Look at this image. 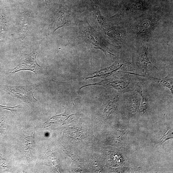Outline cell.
<instances>
[{"mask_svg": "<svg viewBox=\"0 0 173 173\" xmlns=\"http://www.w3.org/2000/svg\"><path fill=\"white\" fill-rule=\"evenodd\" d=\"M160 18V16L155 13L144 14L132 26V34L138 39L148 41Z\"/></svg>", "mask_w": 173, "mask_h": 173, "instance_id": "obj_2", "label": "cell"}, {"mask_svg": "<svg viewBox=\"0 0 173 173\" xmlns=\"http://www.w3.org/2000/svg\"><path fill=\"white\" fill-rule=\"evenodd\" d=\"M46 3V6L49 5L50 3V0H45Z\"/></svg>", "mask_w": 173, "mask_h": 173, "instance_id": "obj_14", "label": "cell"}, {"mask_svg": "<svg viewBox=\"0 0 173 173\" xmlns=\"http://www.w3.org/2000/svg\"><path fill=\"white\" fill-rule=\"evenodd\" d=\"M107 29L109 30L107 34L109 37L118 43L123 42L126 38V31L123 27Z\"/></svg>", "mask_w": 173, "mask_h": 173, "instance_id": "obj_9", "label": "cell"}, {"mask_svg": "<svg viewBox=\"0 0 173 173\" xmlns=\"http://www.w3.org/2000/svg\"><path fill=\"white\" fill-rule=\"evenodd\" d=\"M39 46L34 51L29 54H24L21 55L20 61L16 67L9 70V73L14 74L19 71L30 70L37 74L36 72L41 69V67L38 64L36 60Z\"/></svg>", "mask_w": 173, "mask_h": 173, "instance_id": "obj_4", "label": "cell"}, {"mask_svg": "<svg viewBox=\"0 0 173 173\" xmlns=\"http://www.w3.org/2000/svg\"><path fill=\"white\" fill-rule=\"evenodd\" d=\"M36 90L32 86H6L5 90L13 97L21 99L22 101L32 106L37 100L34 96Z\"/></svg>", "mask_w": 173, "mask_h": 173, "instance_id": "obj_3", "label": "cell"}, {"mask_svg": "<svg viewBox=\"0 0 173 173\" xmlns=\"http://www.w3.org/2000/svg\"><path fill=\"white\" fill-rule=\"evenodd\" d=\"M96 16L97 21L102 28L107 29L109 28L110 25L108 20L103 17L100 13H98L96 14Z\"/></svg>", "mask_w": 173, "mask_h": 173, "instance_id": "obj_11", "label": "cell"}, {"mask_svg": "<svg viewBox=\"0 0 173 173\" xmlns=\"http://www.w3.org/2000/svg\"><path fill=\"white\" fill-rule=\"evenodd\" d=\"M148 6L147 0H135L126 5L119 14L114 17H131L146 10Z\"/></svg>", "mask_w": 173, "mask_h": 173, "instance_id": "obj_5", "label": "cell"}, {"mask_svg": "<svg viewBox=\"0 0 173 173\" xmlns=\"http://www.w3.org/2000/svg\"><path fill=\"white\" fill-rule=\"evenodd\" d=\"M79 37L91 48L100 49L106 53L114 55L110 49L111 44L86 20L79 24Z\"/></svg>", "mask_w": 173, "mask_h": 173, "instance_id": "obj_1", "label": "cell"}, {"mask_svg": "<svg viewBox=\"0 0 173 173\" xmlns=\"http://www.w3.org/2000/svg\"><path fill=\"white\" fill-rule=\"evenodd\" d=\"M137 91L142 96V102L141 111V112H144L147 109L148 105L147 99L143 94L142 91L141 90L140 88H138L137 89Z\"/></svg>", "mask_w": 173, "mask_h": 173, "instance_id": "obj_12", "label": "cell"}, {"mask_svg": "<svg viewBox=\"0 0 173 173\" xmlns=\"http://www.w3.org/2000/svg\"><path fill=\"white\" fill-rule=\"evenodd\" d=\"M152 81L159 85L168 88L173 94V79L171 75H169L165 77L159 79L151 77L150 78Z\"/></svg>", "mask_w": 173, "mask_h": 173, "instance_id": "obj_10", "label": "cell"}, {"mask_svg": "<svg viewBox=\"0 0 173 173\" xmlns=\"http://www.w3.org/2000/svg\"><path fill=\"white\" fill-rule=\"evenodd\" d=\"M171 132H170V130L166 132L164 136L161 138L162 141H161V143H163L164 142L168 139L169 138H171L170 136L172 138V134Z\"/></svg>", "mask_w": 173, "mask_h": 173, "instance_id": "obj_13", "label": "cell"}, {"mask_svg": "<svg viewBox=\"0 0 173 173\" xmlns=\"http://www.w3.org/2000/svg\"><path fill=\"white\" fill-rule=\"evenodd\" d=\"M76 24L72 15L66 10H62L55 15L52 23V28L55 32L63 27L74 26Z\"/></svg>", "mask_w": 173, "mask_h": 173, "instance_id": "obj_6", "label": "cell"}, {"mask_svg": "<svg viewBox=\"0 0 173 173\" xmlns=\"http://www.w3.org/2000/svg\"><path fill=\"white\" fill-rule=\"evenodd\" d=\"M148 47L147 46L144 45L142 46L138 51L136 57V63L139 69L147 72L148 71V66L149 64L153 65L149 60L148 55Z\"/></svg>", "mask_w": 173, "mask_h": 173, "instance_id": "obj_8", "label": "cell"}, {"mask_svg": "<svg viewBox=\"0 0 173 173\" xmlns=\"http://www.w3.org/2000/svg\"><path fill=\"white\" fill-rule=\"evenodd\" d=\"M131 84L128 79L123 77L105 80L97 84L104 86H111L123 93L132 90Z\"/></svg>", "mask_w": 173, "mask_h": 173, "instance_id": "obj_7", "label": "cell"}]
</instances>
